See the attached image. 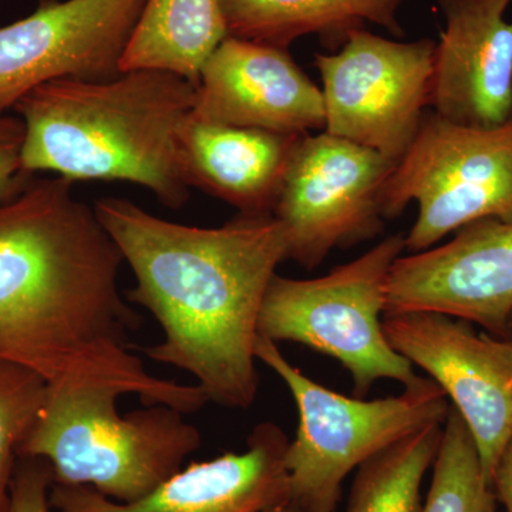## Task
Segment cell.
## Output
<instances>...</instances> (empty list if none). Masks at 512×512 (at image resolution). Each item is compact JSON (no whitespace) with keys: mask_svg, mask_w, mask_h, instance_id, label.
Masks as SVG:
<instances>
[{"mask_svg":"<svg viewBox=\"0 0 512 512\" xmlns=\"http://www.w3.org/2000/svg\"><path fill=\"white\" fill-rule=\"evenodd\" d=\"M491 485L498 503L504 505L505 512H512V439L498 460Z\"/></svg>","mask_w":512,"mask_h":512,"instance_id":"cb8c5ba5","label":"cell"},{"mask_svg":"<svg viewBox=\"0 0 512 512\" xmlns=\"http://www.w3.org/2000/svg\"><path fill=\"white\" fill-rule=\"evenodd\" d=\"M47 393L42 376L0 362V512H9L19 448L35 426Z\"/></svg>","mask_w":512,"mask_h":512,"instance_id":"44dd1931","label":"cell"},{"mask_svg":"<svg viewBox=\"0 0 512 512\" xmlns=\"http://www.w3.org/2000/svg\"><path fill=\"white\" fill-rule=\"evenodd\" d=\"M511 345H512V339H510Z\"/></svg>","mask_w":512,"mask_h":512,"instance_id":"4316f807","label":"cell"},{"mask_svg":"<svg viewBox=\"0 0 512 512\" xmlns=\"http://www.w3.org/2000/svg\"><path fill=\"white\" fill-rule=\"evenodd\" d=\"M511 326H512V316H511Z\"/></svg>","mask_w":512,"mask_h":512,"instance_id":"484cf974","label":"cell"},{"mask_svg":"<svg viewBox=\"0 0 512 512\" xmlns=\"http://www.w3.org/2000/svg\"><path fill=\"white\" fill-rule=\"evenodd\" d=\"M420 512H500L473 434L453 406L443 424L433 480Z\"/></svg>","mask_w":512,"mask_h":512,"instance_id":"ffe728a7","label":"cell"},{"mask_svg":"<svg viewBox=\"0 0 512 512\" xmlns=\"http://www.w3.org/2000/svg\"><path fill=\"white\" fill-rule=\"evenodd\" d=\"M52 467L42 458H19L13 474L9 512H53Z\"/></svg>","mask_w":512,"mask_h":512,"instance_id":"7402d4cb","label":"cell"},{"mask_svg":"<svg viewBox=\"0 0 512 512\" xmlns=\"http://www.w3.org/2000/svg\"><path fill=\"white\" fill-rule=\"evenodd\" d=\"M512 0H437L446 28L436 43L429 107L461 126L512 120Z\"/></svg>","mask_w":512,"mask_h":512,"instance_id":"9a60e30c","label":"cell"},{"mask_svg":"<svg viewBox=\"0 0 512 512\" xmlns=\"http://www.w3.org/2000/svg\"><path fill=\"white\" fill-rule=\"evenodd\" d=\"M421 311L512 339V221L473 222L441 247L397 258L384 313Z\"/></svg>","mask_w":512,"mask_h":512,"instance_id":"7c38bea8","label":"cell"},{"mask_svg":"<svg viewBox=\"0 0 512 512\" xmlns=\"http://www.w3.org/2000/svg\"><path fill=\"white\" fill-rule=\"evenodd\" d=\"M255 357L281 377L298 409L285 464L291 503L299 512H336L353 470L414 431L444 423L450 410L446 393L430 377H419L397 396L363 400L313 382L272 340L259 336Z\"/></svg>","mask_w":512,"mask_h":512,"instance_id":"5b68a950","label":"cell"},{"mask_svg":"<svg viewBox=\"0 0 512 512\" xmlns=\"http://www.w3.org/2000/svg\"><path fill=\"white\" fill-rule=\"evenodd\" d=\"M302 136L188 117L180 133L185 177L239 214H272Z\"/></svg>","mask_w":512,"mask_h":512,"instance_id":"2e32d148","label":"cell"},{"mask_svg":"<svg viewBox=\"0 0 512 512\" xmlns=\"http://www.w3.org/2000/svg\"><path fill=\"white\" fill-rule=\"evenodd\" d=\"M194 119L305 136L325 130L322 90L288 49L228 36L202 66Z\"/></svg>","mask_w":512,"mask_h":512,"instance_id":"5bb4252c","label":"cell"},{"mask_svg":"<svg viewBox=\"0 0 512 512\" xmlns=\"http://www.w3.org/2000/svg\"><path fill=\"white\" fill-rule=\"evenodd\" d=\"M197 87L164 70L138 69L103 82L59 79L25 94L23 170L73 181H123L180 210L190 200L180 133Z\"/></svg>","mask_w":512,"mask_h":512,"instance_id":"3957f363","label":"cell"},{"mask_svg":"<svg viewBox=\"0 0 512 512\" xmlns=\"http://www.w3.org/2000/svg\"><path fill=\"white\" fill-rule=\"evenodd\" d=\"M0 2H2V0H0Z\"/></svg>","mask_w":512,"mask_h":512,"instance_id":"83f0119b","label":"cell"},{"mask_svg":"<svg viewBox=\"0 0 512 512\" xmlns=\"http://www.w3.org/2000/svg\"><path fill=\"white\" fill-rule=\"evenodd\" d=\"M119 390L50 386L19 458H42L55 484L84 485L119 503L156 490L201 447V433L170 406L120 416Z\"/></svg>","mask_w":512,"mask_h":512,"instance_id":"277c9868","label":"cell"},{"mask_svg":"<svg viewBox=\"0 0 512 512\" xmlns=\"http://www.w3.org/2000/svg\"><path fill=\"white\" fill-rule=\"evenodd\" d=\"M396 163L375 150L323 133L299 138L272 215L288 239V259L306 269L335 248L382 234L380 194Z\"/></svg>","mask_w":512,"mask_h":512,"instance_id":"9c48e42d","label":"cell"},{"mask_svg":"<svg viewBox=\"0 0 512 512\" xmlns=\"http://www.w3.org/2000/svg\"><path fill=\"white\" fill-rule=\"evenodd\" d=\"M390 346L439 384L466 421L491 484L512 439V345L437 312L384 313Z\"/></svg>","mask_w":512,"mask_h":512,"instance_id":"30bf717a","label":"cell"},{"mask_svg":"<svg viewBox=\"0 0 512 512\" xmlns=\"http://www.w3.org/2000/svg\"><path fill=\"white\" fill-rule=\"evenodd\" d=\"M227 37L221 0H146L121 72L164 70L197 87L202 66Z\"/></svg>","mask_w":512,"mask_h":512,"instance_id":"ac0fdd59","label":"cell"},{"mask_svg":"<svg viewBox=\"0 0 512 512\" xmlns=\"http://www.w3.org/2000/svg\"><path fill=\"white\" fill-rule=\"evenodd\" d=\"M271 512H299V510L292 503H288L286 505H282V507L276 508V510Z\"/></svg>","mask_w":512,"mask_h":512,"instance_id":"d4e9b609","label":"cell"},{"mask_svg":"<svg viewBox=\"0 0 512 512\" xmlns=\"http://www.w3.org/2000/svg\"><path fill=\"white\" fill-rule=\"evenodd\" d=\"M146 0H40L35 12L0 28V113L59 79L103 82L121 60Z\"/></svg>","mask_w":512,"mask_h":512,"instance_id":"8fae6325","label":"cell"},{"mask_svg":"<svg viewBox=\"0 0 512 512\" xmlns=\"http://www.w3.org/2000/svg\"><path fill=\"white\" fill-rule=\"evenodd\" d=\"M25 124L16 114L0 113V201H8L28 187L35 175L23 170Z\"/></svg>","mask_w":512,"mask_h":512,"instance_id":"603a6c76","label":"cell"},{"mask_svg":"<svg viewBox=\"0 0 512 512\" xmlns=\"http://www.w3.org/2000/svg\"><path fill=\"white\" fill-rule=\"evenodd\" d=\"M93 207L136 278L127 301L164 330L147 356L191 373L210 402L251 407L259 313L288 259L281 222L239 214L222 227L200 228L161 220L126 198H101Z\"/></svg>","mask_w":512,"mask_h":512,"instance_id":"7a4b0ae2","label":"cell"},{"mask_svg":"<svg viewBox=\"0 0 512 512\" xmlns=\"http://www.w3.org/2000/svg\"><path fill=\"white\" fill-rule=\"evenodd\" d=\"M444 423H431L357 468L346 512H420L421 484L439 453Z\"/></svg>","mask_w":512,"mask_h":512,"instance_id":"d6986e66","label":"cell"},{"mask_svg":"<svg viewBox=\"0 0 512 512\" xmlns=\"http://www.w3.org/2000/svg\"><path fill=\"white\" fill-rule=\"evenodd\" d=\"M436 42H399L365 29L349 33L339 52L316 55L326 133L399 163L429 107Z\"/></svg>","mask_w":512,"mask_h":512,"instance_id":"ba28073f","label":"cell"},{"mask_svg":"<svg viewBox=\"0 0 512 512\" xmlns=\"http://www.w3.org/2000/svg\"><path fill=\"white\" fill-rule=\"evenodd\" d=\"M406 0H221L228 36L284 47L316 35L329 45L345 43L349 33L375 23L404 36L399 10Z\"/></svg>","mask_w":512,"mask_h":512,"instance_id":"e0dca14e","label":"cell"},{"mask_svg":"<svg viewBox=\"0 0 512 512\" xmlns=\"http://www.w3.org/2000/svg\"><path fill=\"white\" fill-rule=\"evenodd\" d=\"M404 251L406 237L394 234L320 278L276 274L262 302L259 336L301 343L338 360L352 376L356 397L382 379L416 382L412 363L390 346L383 329L387 281Z\"/></svg>","mask_w":512,"mask_h":512,"instance_id":"8992f818","label":"cell"},{"mask_svg":"<svg viewBox=\"0 0 512 512\" xmlns=\"http://www.w3.org/2000/svg\"><path fill=\"white\" fill-rule=\"evenodd\" d=\"M419 214L406 237L410 254L481 220L512 221V120L503 126H461L426 114L419 133L380 194L383 218Z\"/></svg>","mask_w":512,"mask_h":512,"instance_id":"52a82bcc","label":"cell"},{"mask_svg":"<svg viewBox=\"0 0 512 512\" xmlns=\"http://www.w3.org/2000/svg\"><path fill=\"white\" fill-rule=\"evenodd\" d=\"M73 184L35 177L0 201V362L52 386L109 387L198 412L210 402L198 384L150 375L131 353L141 316L119 291L123 255Z\"/></svg>","mask_w":512,"mask_h":512,"instance_id":"6da1fadb","label":"cell"},{"mask_svg":"<svg viewBox=\"0 0 512 512\" xmlns=\"http://www.w3.org/2000/svg\"><path fill=\"white\" fill-rule=\"evenodd\" d=\"M242 453H225L181 468L131 503L84 485H52L56 512H271L291 503L285 454L288 436L271 421L258 424Z\"/></svg>","mask_w":512,"mask_h":512,"instance_id":"4fadbf2b","label":"cell"}]
</instances>
